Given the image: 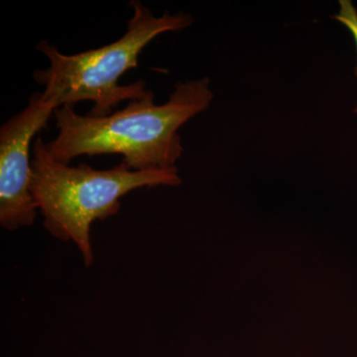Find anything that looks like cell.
<instances>
[{
    "label": "cell",
    "instance_id": "1",
    "mask_svg": "<svg viewBox=\"0 0 357 357\" xmlns=\"http://www.w3.org/2000/svg\"><path fill=\"white\" fill-rule=\"evenodd\" d=\"M213 100L210 79L203 77L176 84L163 105L155 103L151 91L107 116L82 115L74 107H61L53 114L57 136L46 148L52 158L68 165L82 155L117 154L134 171L177 168L184 150L178 129Z\"/></svg>",
    "mask_w": 357,
    "mask_h": 357
},
{
    "label": "cell",
    "instance_id": "2",
    "mask_svg": "<svg viewBox=\"0 0 357 357\" xmlns=\"http://www.w3.org/2000/svg\"><path fill=\"white\" fill-rule=\"evenodd\" d=\"M133 14L128 20L126 34L100 48L65 55L46 40L37 45V50L49 61L47 69L35 70V82L44 86L42 98L57 107H74L77 102H93L89 115L107 116L123 100H140L150 93L146 82L121 86L119 79L128 70L138 67L143 49L152 40L166 32H176L192 24L190 14L161 16L143 6L139 0L129 3Z\"/></svg>",
    "mask_w": 357,
    "mask_h": 357
},
{
    "label": "cell",
    "instance_id": "3",
    "mask_svg": "<svg viewBox=\"0 0 357 357\" xmlns=\"http://www.w3.org/2000/svg\"><path fill=\"white\" fill-rule=\"evenodd\" d=\"M32 153L30 189L45 229L56 238L76 244L86 267L95 260L91 225L117 215L122 197L141 188L182 184L178 168L134 171L123 162L109 170L86 164L70 167L52 158L41 137L33 143Z\"/></svg>",
    "mask_w": 357,
    "mask_h": 357
},
{
    "label": "cell",
    "instance_id": "4",
    "mask_svg": "<svg viewBox=\"0 0 357 357\" xmlns=\"http://www.w3.org/2000/svg\"><path fill=\"white\" fill-rule=\"evenodd\" d=\"M57 109L45 102L42 93H33L28 105L0 128V225L7 230L30 227L37 215L31 194L34 136L47 128Z\"/></svg>",
    "mask_w": 357,
    "mask_h": 357
},
{
    "label": "cell",
    "instance_id": "5",
    "mask_svg": "<svg viewBox=\"0 0 357 357\" xmlns=\"http://www.w3.org/2000/svg\"><path fill=\"white\" fill-rule=\"evenodd\" d=\"M333 18L342 23V25H344L349 30L354 41H356L357 49V9L356 6L349 0H340V11H338L337 14L333 15ZM356 75L357 77V65ZM354 112L357 114V105Z\"/></svg>",
    "mask_w": 357,
    "mask_h": 357
}]
</instances>
